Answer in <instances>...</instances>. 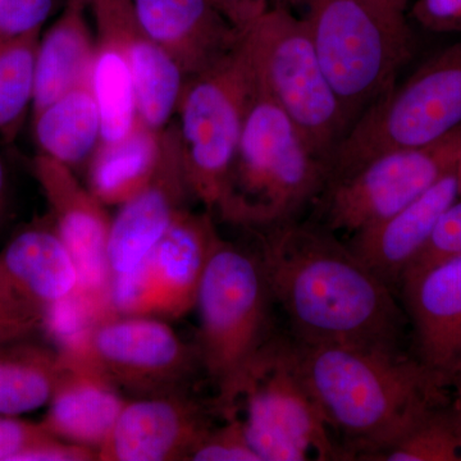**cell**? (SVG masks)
I'll list each match as a JSON object with an SVG mask.
<instances>
[{"label": "cell", "mask_w": 461, "mask_h": 461, "mask_svg": "<svg viewBox=\"0 0 461 461\" xmlns=\"http://www.w3.org/2000/svg\"><path fill=\"white\" fill-rule=\"evenodd\" d=\"M260 262L296 341L397 348L402 313L393 291L324 227L264 230Z\"/></svg>", "instance_id": "obj_1"}, {"label": "cell", "mask_w": 461, "mask_h": 461, "mask_svg": "<svg viewBox=\"0 0 461 461\" xmlns=\"http://www.w3.org/2000/svg\"><path fill=\"white\" fill-rule=\"evenodd\" d=\"M290 344L344 460H372L446 397V378L397 348Z\"/></svg>", "instance_id": "obj_2"}, {"label": "cell", "mask_w": 461, "mask_h": 461, "mask_svg": "<svg viewBox=\"0 0 461 461\" xmlns=\"http://www.w3.org/2000/svg\"><path fill=\"white\" fill-rule=\"evenodd\" d=\"M326 184V163L286 113L256 89L215 213L224 222L264 232L294 222Z\"/></svg>", "instance_id": "obj_3"}, {"label": "cell", "mask_w": 461, "mask_h": 461, "mask_svg": "<svg viewBox=\"0 0 461 461\" xmlns=\"http://www.w3.org/2000/svg\"><path fill=\"white\" fill-rule=\"evenodd\" d=\"M273 302L259 254L218 239L209 258L196 308L203 371L217 388L214 406L224 420L238 417L242 384L271 341Z\"/></svg>", "instance_id": "obj_4"}, {"label": "cell", "mask_w": 461, "mask_h": 461, "mask_svg": "<svg viewBox=\"0 0 461 461\" xmlns=\"http://www.w3.org/2000/svg\"><path fill=\"white\" fill-rule=\"evenodd\" d=\"M312 42L348 129L395 85L411 56L405 14L375 0H303Z\"/></svg>", "instance_id": "obj_5"}, {"label": "cell", "mask_w": 461, "mask_h": 461, "mask_svg": "<svg viewBox=\"0 0 461 461\" xmlns=\"http://www.w3.org/2000/svg\"><path fill=\"white\" fill-rule=\"evenodd\" d=\"M239 50L256 89L286 113L315 156L329 165L348 122L304 18L288 8L269 7L242 30Z\"/></svg>", "instance_id": "obj_6"}, {"label": "cell", "mask_w": 461, "mask_h": 461, "mask_svg": "<svg viewBox=\"0 0 461 461\" xmlns=\"http://www.w3.org/2000/svg\"><path fill=\"white\" fill-rule=\"evenodd\" d=\"M461 126V41L439 51L345 133L327 165V185L388 151L426 147Z\"/></svg>", "instance_id": "obj_7"}, {"label": "cell", "mask_w": 461, "mask_h": 461, "mask_svg": "<svg viewBox=\"0 0 461 461\" xmlns=\"http://www.w3.org/2000/svg\"><path fill=\"white\" fill-rule=\"evenodd\" d=\"M256 85L241 51L187 78L177 112L178 139L190 194L213 213L227 177Z\"/></svg>", "instance_id": "obj_8"}, {"label": "cell", "mask_w": 461, "mask_h": 461, "mask_svg": "<svg viewBox=\"0 0 461 461\" xmlns=\"http://www.w3.org/2000/svg\"><path fill=\"white\" fill-rule=\"evenodd\" d=\"M240 400L247 411L245 435L260 461H303L312 454L318 460H344L290 342L266 345L249 369Z\"/></svg>", "instance_id": "obj_9"}, {"label": "cell", "mask_w": 461, "mask_h": 461, "mask_svg": "<svg viewBox=\"0 0 461 461\" xmlns=\"http://www.w3.org/2000/svg\"><path fill=\"white\" fill-rule=\"evenodd\" d=\"M461 156V126L426 147L388 151L332 182L321 194L323 227L354 233L386 220L453 171Z\"/></svg>", "instance_id": "obj_10"}, {"label": "cell", "mask_w": 461, "mask_h": 461, "mask_svg": "<svg viewBox=\"0 0 461 461\" xmlns=\"http://www.w3.org/2000/svg\"><path fill=\"white\" fill-rule=\"evenodd\" d=\"M77 348L102 375L133 397L189 393L203 369L198 348L159 318L112 314L90 327Z\"/></svg>", "instance_id": "obj_11"}, {"label": "cell", "mask_w": 461, "mask_h": 461, "mask_svg": "<svg viewBox=\"0 0 461 461\" xmlns=\"http://www.w3.org/2000/svg\"><path fill=\"white\" fill-rule=\"evenodd\" d=\"M218 239L209 212L181 211L147 257L112 280L113 314L178 320L190 313Z\"/></svg>", "instance_id": "obj_12"}, {"label": "cell", "mask_w": 461, "mask_h": 461, "mask_svg": "<svg viewBox=\"0 0 461 461\" xmlns=\"http://www.w3.org/2000/svg\"><path fill=\"white\" fill-rule=\"evenodd\" d=\"M35 169L50 204V223L77 267V290L71 299L96 323L113 314L107 257L111 220L105 205L78 182L71 167L41 154Z\"/></svg>", "instance_id": "obj_13"}, {"label": "cell", "mask_w": 461, "mask_h": 461, "mask_svg": "<svg viewBox=\"0 0 461 461\" xmlns=\"http://www.w3.org/2000/svg\"><path fill=\"white\" fill-rule=\"evenodd\" d=\"M95 26V41L111 45L131 69L139 120L163 132L177 111L187 77L180 65L144 32L132 0H84Z\"/></svg>", "instance_id": "obj_14"}, {"label": "cell", "mask_w": 461, "mask_h": 461, "mask_svg": "<svg viewBox=\"0 0 461 461\" xmlns=\"http://www.w3.org/2000/svg\"><path fill=\"white\" fill-rule=\"evenodd\" d=\"M212 429L209 411L190 393L133 397L124 403L96 460H189Z\"/></svg>", "instance_id": "obj_15"}, {"label": "cell", "mask_w": 461, "mask_h": 461, "mask_svg": "<svg viewBox=\"0 0 461 461\" xmlns=\"http://www.w3.org/2000/svg\"><path fill=\"white\" fill-rule=\"evenodd\" d=\"M190 194L185 176L178 132L165 135L163 156L154 177L131 199L120 205L111 221L107 257L112 280L131 272L184 211Z\"/></svg>", "instance_id": "obj_16"}, {"label": "cell", "mask_w": 461, "mask_h": 461, "mask_svg": "<svg viewBox=\"0 0 461 461\" xmlns=\"http://www.w3.org/2000/svg\"><path fill=\"white\" fill-rule=\"evenodd\" d=\"M457 198L459 186L454 168L411 204L354 233L348 247L395 293L400 290L403 273L426 247L439 218Z\"/></svg>", "instance_id": "obj_17"}, {"label": "cell", "mask_w": 461, "mask_h": 461, "mask_svg": "<svg viewBox=\"0 0 461 461\" xmlns=\"http://www.w3.org/2000/svg\"><path fill=\"white\" fill-rule=\"evenodd\" d=\"M149 38L180 65L187 78L236 50L241 32L209 0H132Z\"/></svg>", "instance_id": "obj_18"}, {"label": "cell", "mask_w": 461, "mask_h": 461, "mask_svg": "<svg viewBox=\"0 0 461 461\" xmlns=\"http://www.w3.org/2000/svg\"><path fill=\"white\" fill-rule=\"evenodd\" d=\"M400 290L417 359L447 381L461 357V256L405 278Z\"/></svg>", "instance_id": "obj_19"}, {"label": "cell", "mask_w": 461, "mask_h": 461, "mask_svg": "<svg viewBox=\"0 0 461 461\" xmlns=\"http://www.w3.org/2000/svg\"><path fill=\"white\" fill-rule=\"evenodd\" d=\"M66 369L41 421L50 435L98 453L127 400L77 348H62Z\"/></svg>", "instance_id": "obj_20"}, {"label": "cell", "mask_w": 461, "mask_h": 461, "mask_svg": "<svg viewBox=\"0 0 461 461\" xmlns=\"http://www.w3.org/2000/svg\"><path fill=\"white\" fill-rule=\"evenodd\" d=\"M74 258L50 222L18 230L0 251V286L48 312L77 290Z\"/></svg>", "instance_id": "obj_21"}, {"label": "cell", "mask_w": 461, "mask_h": 461, "mask_svg": "<svg viewBox=\"0 0 461 461\" xmlns=\"http://www.w3.org/2000/svg\"><path fill=\"white\" fill-rule=\"evenodd\" d=\"M95 51V35L91 32L84 0H67L63 14L39 41L33 115L67 91L89 83Z\"/></svg>", "instance_id": "obj_22"}, {"label": "cell", "mask_w": 461, "mask_h": 461, "mask_svg": "<svg viewBox=\"0 0 461 461\" xmlns=\"http://www.w3.org/2000/svg\"><path fill=\"white\" fill-rule=\"evenodd\" d=\"M165 133L141 122L123 140L100 144L90 158L87 189L104 205H121L144 189L163 156Z\"/></svg>", "instance_id": "obj_23"}, {"label": "cell", "mask_w": 461, "mask_h": 461, "mask_svg": "<svg viewBox=\"0 0 461 461\" xmlns=\"http://www.w3.org/2000/svg\"><path fill=\"white\" fill-rule=\"evenodd\" d=\"M66 369L62 348L32 339L0 348V415L20 417L47 406Z\"/></svg>", "instance_id": "obj_24"}, {"label": "cell", "mask_w": 461, "mask_h": 461, "mask_svg": "<svg viewBox=\"0 0 461 461\" xmlns=\"http://www.w3.org/2000/svg\"><path fill=\"white\" fill-rule=\"evenodd\" d=\"M36 141L42 156L68 167L80 165L100 145V115L89 83L67 91L33 115Z\"/></svg>", "instance_id": "obj_25"}, {"label": "cell", "mask_w": 461, "mask_h": 461, "mask_svg": "<svg viewBox=\"0 0 461 461\" xmlns=\"http://www.w3.org/2000/svg\"><path fill=\"white\" fill-rule=\"evenodd\" d=\"M89 85L98 105L100 144L123 140L140 122L131 69L123 54L96 42Z\"/></svg>", "instance_id": "obj_26"}, {"label": "cell", "mask_w": 461, "mask_h": 461, "mask_svg": "<svg viewBox=\"0 0 461 461\" xmlns=\"http://www.w3.org/2000/svg\"><path fill=\"white\" fill-rule=\"evenodd\" d=\"M372 460L461 461V402L447 397L429 406L402 437Z\"/></svg>", "instance_id": "obj_27"}, {"label": "cell", "mask_w": 461, "mask_h": 461, "mask_svg": "<svg viewBox=\"0 0 461 461\" xmlns=\"http://www.w3.org/2000/svg\"><path fill=\"white\" fill-rule=\"evenodd\" d=\"M41 32L0 44V135L11 141L32 108Z\"/></svg>", "instance_id": "obj_28"}, {"label": "cell", "mask_w": 461, "mask_h": 461, "mask_svg": "<svg viewBox=\"0 0 461 461\" xmlns=\"http://www.w3.org/2000/svg\"><path fill=\"white\" fill-rule=\"evenodd\" d=\"M89 448L62 441L41 423L0 415V461H89Z\"/></svg>", "instance_id": "obj_29"}, {"label": "cell", "mask_w": 461, "mask_h": 461, "mask_svg": "<svg viewBox=\"0 0 461 461\" xmlns=\"http://www.w3.org/2000/svg\"><path fill=\"white\" fill-rule=\"evenodd\" d=\"M459 256H461V196L448 206L439 218L426 247L421 249L420 253L415 257L403 273L402 281L442 260Z\"/></svg>", "instance_id": "obj_30"}, {"label": "cell", "mask_w": 461, "mask_h": 461, "mask_svg": "<svg viewBox=\"0 0 461 461\" xmlns=\"http://www.w3.org/2000/svg\"><path fill=\"white\" fill-rule=\"evenodd\" d=\"M47 327V312L0 286V348L32 339Z\"/></svg>", "instance_id": "obj_31"}, {"label": "cell", "mask_w": 461, "mask_h": 461, "mask_svg": "<svg viewBox=\"0 0 461 461\" xmlns=\"http://www.w3.org/2000/svg\"><path fill=\"white\" fill-rule=\"evenodd\" d=\"M222 427L212 429L190 455L191 461H260L249 445L242 421L238 417L224 420Z\"/></svg>", "instance_id": "obj_32"}, {"label": "cell", "mask_w": 461, "mask_h": 461, "mask_svg": "<svg viewBox=\"0 0 461 461\" xmlns=\"http://www.w3.org/2000/svg\"><path fill=\"white\" fill-rule=\"evenodd\" d=\"M53 0H0V44L41 32Z\"/></svg>", "instance_id": "obj_33"}, {"label": "cell", "mask_w": 461, "mask_h": 461, "mask_svg": "<svg viewBox=\"0 0 461 461\" xmlns=\"http://www.w3.org/2000/svg\"><path fill=\"white\" fill-rule=\"evenodd\" d=\"M411 17L432 32H461V0H417Z\"/></svg>", "instance_id": "obj_34"}, {"label": "cell", "mask_w": 461, "mask_h": 461, "mask_svg": "<svg viewBox=\"0 0 461 461\" xmlns=\"http://www.w3.org/2000/svg\"><path fill=\"white\" fill-rule=\"evenodd\" d=\"M240 32L269 8L267 0H209Z\"/></svg>", "instance_id": "obj_35"}, {"label": "cell", "mask_w": 461, "mask_h": 461, "mask_svg": "<svg viewBox=\"0 0 461 461\" xmlns=\"http://www.w3.org/2000/svg\"><path fill=\"white\" fill-rule=\"evenodd\" d=\"M447 384L455 388L456 397L461 402V357L455 364L454 368L451 369L450 375L447 377Z\"/></svg>", "instance_id": "obj_36"}, {"label": "cell", "mask_w": 461, "mask_h": 461, "mask_svg": "<svg viewBox=\"0 0 461 461\" xmlns=\"http://www.w3.org/2000/svg\"><path fill=\"white\" fill-rule=\"evenodd\" d=\"M375 2L391 9V11L396 12V14H405L409 0H375Z\"/></svg>", "instance_id": "obj_37"}, {"label": "cell", "mask_w": 461, "mask_h": 461, "mask_svg": "<svg viewBox=\"0 0 461 461\" xmlns=\"http://www.w3.org/2000/svg\"><path fill=\"white\" fill-rule=\"evenodd\" d=\"M269 7H285L293 9L296 7H302L303 0H267Z\"/></svg>", "instance_id": "obj_38"}, {"label": "cell", "mask_w": 461, "mask_h": 461, "mask_svg": "<svg viewBox=\"0 0 461 461\" xmlns=\"http://www.w3.org/2000/svg\"><path fill=\"white\" fill-rule=\"evenodd\" d=\"M5 187V166H3L2 158H0V199H2L3 193Z\"/></svg>", "instance_id": "obj_39"}, {"label": "cell", "mask_w": 461, "mask_h": 461, "mask_svg": "<svg viewBox=\"0 0 461 461\" xmlns=\"http://www.w3.org/2000/svg\"><path fill=\"white\" fill-rule=\"evenodd\" d=\"M455 171H456L457 186H459V198H460V196H461V156L459 157V160H457L456 167H455Z\"/></svg>", "instance_id": "obj_40"}]
</instances>
